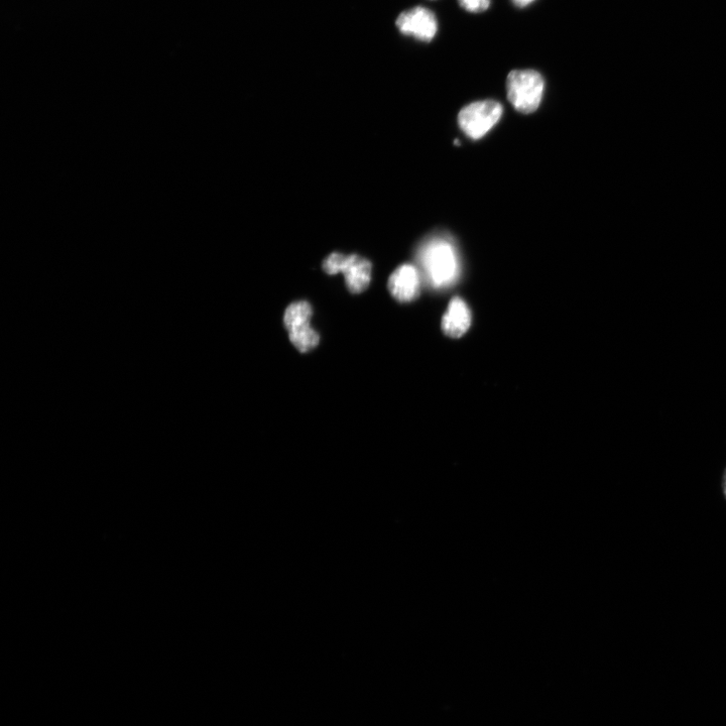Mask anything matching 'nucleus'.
Here are the masks:
<instances>
[{
  "label": "nucleus",
  "instance_id": "nucleus-8",
  "mask_svg": "<svg viewBox=\"0 0 726 726\" xmlns=\"http://www.w3.org/2000/svg\"><path fill=\"white\" fill-rule=\"evenodd\" d=\"M471 325V313L461 298H454L442 319V330L451 338L463 336Z\"/></svg>",
  "mask_w": 726,
  "mask_h": 726
},
{
  "label": "nucleus",
  "instance_id": "nucleus-5",
  "mask_svg": "<svg viewBox=\"0 0 726 726\" xmlns=\"http://www.w3.org/2000/svg\"><path fill=\"white\" fill-rule=\"evenodd\" d=\"M312 315V307L305 301L291 304L285 312L284 323L290 341L302 353L311 351L320 342L319 334L310 325Z\"/></svg>",
  "mask_w": 726,
  "mask_h": 726
},
{
  "label": "nucleus",
  "instance_id": "nucleus-4",
  "mask_svg": "<svg viewBox=\"0 0 726 726\" xmlns=\"http://www.w3.org/2000/svg\"><path fill=\"white\" fill-rule=\"evenodd\" d=\"M372 263L357 255L331 254L323 263L328 275L343 274L347 289L352 294L365 292L372 281Z\"/></svg>",
  "mask_w": 726,
  "mask_h": 726
},
{
  "label": "nucleus",
  "instance_id": "nucleus-2",
  "mask_svg": "<svg viewBox=\"0 0 726 726\" xmlns=\"http://www.w3.org/2000/svg\"><path fill=\"white\" fill-rule=\"evenodd\" d=\"M508 97L522 113H532L539 107L544 89L543 76L534 70L512 71L507 80Z\"/></svg>",
  "mask_w": 726,
  "mask_h": 726
},
{
  "label": "nucleus",
  "instance_id": "nucleus-11",
  "mask_svg": "<svg viewBox=\"0 0 726 726\" xmlns=\"http://www.w3.org/2000/svg\"><path fill=\"white\" fill-rule=\"evenodd\" d=\"M721 488H722V494L724 496V499L726 500V468L724 469V472L722 475Z\"/></svg>",
  "mask_w": 726,
  "mask_h": 726
},
{
  "label": "nucleus",
  "instance_id": "nucleus-9",
  "mask_svg": "<svg viewBox=\"0 0 726 726\" xmlns=\"http://www.w3.org/2000/svg\"><path fill=\"white\" fill-rule=\"evenodd\" d=\"M458 4L468 13L480 14L490 9L492 0H458Z\"/></svg>",
  "mask_w": 726,
  "mask_h": 726
},
{
  "label": "nucleus",
  "instance_id": "nucleus-10",
  "mask_svg": "<svg viewBox=\"0 0 726 726\" xmlns=\"http://www.w3.org/2000/svg\"><path fill=\"white\" fill-rule=\"evenodd\" d=\"M513 4L519 9H525L531 6L536 0H512Z\"/></svg>",
  "mask_w": 726,
  "mask_h": 726
},
{
  "label": "nucleus",
  "instance_id": "nucleus-3",
  "mask_svg": "<svg viewBox=\"0 0 726 726\" xmlns=\"http://www.w3.org/2000/svg\"><path fill=\"white\" fill-rule=\"evenodd\" d=\"M503 115V106L494 100L471 103L458 115V124L466 136L478 140L486 136Z\"/></svg>",
  "mask_w": 726,
  "mask_h": 726
},
{
  "label": "nucleus",
  "instance_id": "nucleus-7",
  "mask_svg": "<svg viewBox=\"0 0 726 726\" xmlns=\"http://www.w3.org/2000/svg\"><path fill=\"white\" fill-rule=\"evenodd\" d=\"M388 286L396 300L402 303L411 302L420 294V273L412 265H403L392 274Z\"/></svg>",
  "mask_w": 726,
  "mask_h": 726
},
{
  "label": "nucleus",
  "instance_id": "nucleus-6",
  "mask_svg": "<svg viewBox=\"0 0 726 726\" xmlns=\"http://www.w3.org/2000/svg\"><path fill=\"white\" fill-rule=\"evenodd\" d=\"M396 25L403 35L425 43L433 41L438 33V21L435 14L423 7H416L402 13Z\"/></svg>",
  "mask_w": 726,
  "mask_h": 726
},
{
  "label": "nucleus",
  "instance_id": "nucleus-1",
  "mask_svg": "<svg viewBox=\"0 0 726 726\" xmlns=\"http://www.w3.org/2000/svg\"><path fill=\"white\" fill-rule=\"evenodd\" d=\"M418 260L426 280L434 288L450 286L459 276L460 265L456 250L445 237L428 239L419 251Z\"/></svg>",
  "mask_w": 726,
  "mask_h": 726
}]
</instances>
